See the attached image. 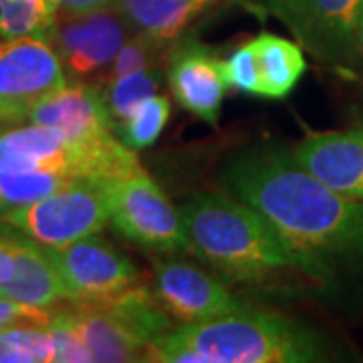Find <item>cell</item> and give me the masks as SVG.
Returning a JSON list of instances; mask_svg holds the SVG:
<instances>
[{
	"label": "cell",
	"mask_w": 363,
	"mask_h": 363,
	"mask_svg": "<svg viewBox=\"0 0 363 363\" xmlns=\"http://www.w3.org/2000/svg\"><path fill=\"white\" fill-rule=\"evenodd\" d=\"M222 73L228 87H234L248 95H259V69H257L252 40L238 47L228 59L222 61Z\"/></svg>",
	"instance_id": "25"
},
{
	"label": "cell",
	"mask_w": 363,
	"mask_h": 363,
	"mask_svg": "<svg viewBox=\"0 0 363 363\" xmlns=\"http://www.w3.org/2000/svg\"><path fill=\"white\" fill-rule=\"evenodd\" d=\"M59 13H87L105 6H113L116 0H55Z\"/></svg>",
	"instance_id": "28"
},
{
	"label": "cell",
	"mask_w": 363,
	"mask_h": 363,
	"mask_svg": "<svg viewBox=\"0 0 363 363\" xmlns=\"http://www.w3.org/2000/svg\"><path fill=\"white\" fill-rule=\"evenodd\" d=\"M224 192L255 208L289 248L301 274L321 285L363 277V202L337 194L274 143L234 152L220 169Z\"/></svg>",
	"instance_id": "1"
},
{
	"label": "cell",
	"mask_w": 363,
	"mask_h": 363,
	"mask_svg": "<svg viewBox=\"0 0 363 363\" xmlns=\"http://www.w3.org/2000/svg\"><path fill=\"white\" fill-rule=\"evenodd\" d=\"M164 81H166V73L162 67H150V69L107 81L104 85V99L109 117L113 121V130L135 107H140L145 99L157 95Z\"/></svg>",
	"instance_id": "19"
},
{
	"label": "cell",
	"mask_w": 363,
	"mask_h": 363,
	"mask_svg": "<svg viewBox=\"0 0 363 363\" xmlns=\"http://www.w3.org/2000/svg\"><path fill=\"white\" fill-rule=\"evenodd\" d=\"M166 81L176 101L188 113L210 125L218 123L228 85L222 73V61L210 47L190 37L176 40L168 57Z\"/></svg>",
	"instance_id": "11"
},
{
	"label": "cell",
	"mask_w": 363,
	"mask_h": 363,
	"mask_svg": "<svg viewBox=\"0 0 363 363\" xmlns=\"http://www.w3.org/2000/svg\"><path fill=\"white\" fill-rule=\"evenodd\" d=\"M59 14L55 0H4L0 4V39L51 37Z\"/></svg>",
	"instance_id": "18"
},
{
	"label": "cell",
	"mask_w": 363,
	"mask_h": 363,
	"mask_svg": "<svg viewBox=\"0 0 363 363\" xmlns=\"http://www.w3.org/2000/svg\"><path fill=\"white\" fill-rule=\"evenodd\" d=\"M9 210H11V208L6 206V202H4V200L0 198V222L4 220V216L9 214Z\"/></svg>",
	"instance_id": "30"
},
{
	"label": "cell",
	"mask_w": 363,
	"mask_h": 363,
	"mask_svg": "<svg viewBox=\"0 0 363 363\" xmlns=\"http://www.w3.org/2000/svg\"><path fill=\"white\" fill-rule=\"evenodd\" d=\"M47 252L61 277L67 303H101L143 281L123 252L95 234Z\"/></svg>",
	"instance_id": "8"
},
{
	"label": "cell",
	"mask_w": 363,
	"mask_h": 363,
	"mask_svg": "<svg viewBox=\"0 0 363 363\" xmlns=\"http://www.w3.org/2000/svg\"><path fill=\"white\" fill-rule=\"evenodd\" d=\"M28 123L65 133L73 142H89L113 133L104 99V87L89 83H73L52 91L26 111Z\"/></svg>",
	"instance_id": "12"
},
{
	"label": "cell",
	"mask_w": 363,
	"mask_h": 363,
	"mask_svg": "<svg viewBox=\"0 0 363 363\" xmlns=\"http://www.w3.org/2000/svg\"><path fill=\"white\" fill-rule=\"evenodd\" d=\"M192 252L230 283L264 285L301 272L269 222L228 192H202L180 206Z\"/></svg>",
	"instance_id": "3"
},
{
	"label": "cell",
	"mask_w": 363,
	"mask_h": 363,
	"mask_svg": "<svg viewBox=\"0 0 363 363\" xmlns=\"http://www.w3.org/2000/svg\"><path fill=\"white\" fill-rule=\"evenodd\" d=\"M2 222L40 247H67L101 233L109 222L104 182L75 180L33 204L9 210Z\"/></svg>",
	"instance_id": "5"
},
{
	"label": "cell",
	"mask_w": 363,
	"mask_h": 363,
	"mask_svg": "<svg viewBox=\"0 0 363 363\" xmlns=\"http://www.w3.org/2000/svg\"><path fill=\"white\" fill-rule=\"evenodd\" d=\"M172 45L174 43H164V40L154 39L145 33H133L117 52L107 81H113V79L130 75L135 71H143L150 67L168 65Z\"/></svg>",
	"instance_id": "23"
},
{
	"label": "cell",
	"mask_w": 363,
	"mask_h": 363,
	"mask_svg": "<svg viewBox=\"0 0 363 363\" xmlns=\"http://www.w3.org/2000/svg\"><path fill=\"white\" fill-rule=\"evenodd\" d=\"M169 113H172V104L168 97L154 95L145 99L140 107H135L121 123H117L113 131L119 142L125 143L133 152L145 150L157 142V138L162 135L168 123Z\"/></svg>",
	"instance_id": "20"
},
{
	"label": "cell",
	"mask_w": 363,
	"mask_h": 363,
	"mask_svg": "<svg viewBox=\"0 0 363 363\" xmlns=\"http://www.w3.org/2000/svg\"><path fill=\"white\" fill-rule=\"evenodd\" d=\"M357 47H359V57H363V14L362 23H359V30H357Z\"/></svg>",
	"instance_id": "29"
},
{
	"label": "cell",
	"mask_w": 363,
	"mask_h": 363,
	"mask_svg": "<svg viewBox=\"0 0 363 363\" xmlns=\"http://www.w3.org/2000/svg\"><path fill=\"white\" fill-rule=\"evenodd\" d=\"M55 362L49 327H13L0 331V363Z\"/></svg>",
	"instance_id": "22"
},
{
	"label": "cell",
	"mask_w": 363,
	"mask_h": 363,
	"mask_svg": "<svg viewBox=\"0 0 363 363\" xmlns=\"http://www.w3.org/2000/svg\"><path fill=\"white\" fill-rule=\"evenodd\" d=\"M91 362H145V345L116 313L99 303H69Z\"/></svg>",
	"instance_id": "15"
},
{
	"label": "cell",
	"mask_w": 363,
	"mask_h": 363,
	"mask_svg": "<svg viewBox=\"0 0 363 363\" xmlns=\"http://www.w3.org/2000/svg\"><path fill=\"white\" fill-rule=\"evenodd\" d=\"M252 47L259 69V97L285 99L307 71L303 47L271 33L252 39Z\"/></svg>",
	"instance_id": "17"
},
{
	"label": "cell",
	"mask_w": 363,
	"mask_h": 363,
	"mask_svg": "<svg viewBox=\"0 0 363 363\" xmlns=\"http://www.w3.org/2000/svg\"><path fill=\"white\" fill-rule=\"evenodd\" d=\"M67 83L51 40L23 37L0 43V121L25 119L33 105Z\"/></svg>",
	"instance_id": "9"
},
{
	"label": "cell",
	"mask_w": 363,
	"mask_h": 363,
	"mask_svg": "<svg viewBox=\"0 0 363 363\" xmlns=\"http://www.w3.org/2000/svg\"><path fill=\"white\" fill-rule=\"evenodd\" d=\"M224 0H116L135 33H145L164 43H176L200 16Z\"/></svg>",
	"instance_id": "16"
},
{
	"label": "cell",
	"mask_w": 363,
	"mask_h": 363,
	"mask_svg": "<svg viewBox=\"0 0 363 363\" xmlns=\"http://www.w3.org/2000/svg\"><path fill=\"white\" fill-rule=\"evenodd\" d=\"M0 286H4L13 279L14 269V245L13 228L4 222H0Z\"/></svg>",
	"instance_id": "27"
},
{
	"label": "cell",
	"mask_w": 363,
	"mask_h": 363,
	"mask_svg": "<svg viewBox=\"0 0 363 363\" xmlns=\"http://www.w3.org/2000/svg\"><path fill=\"white\" fill-rule=\"evenodd\" d=\"M0 295H2V286H0Z\"/></svg>",
	"instance_id": "31"
},
{
	"label": "cell",
	"mask_w": 363,
	"mask_h": 363,
	"mask_svg": "<svg viewBox=\"0 0 363 363\" xmlns=\"http://www.w3.org/2000/svg\"><path fill=\"white\" fill-rule=\"evenodd\" d=\"M154 293L168 315L182 325L214 321L250 309L220 279L178 259H152Z\"/></svg>",
	"instance_id": "10"
},
{
	"label": "cell",
	"mask_w": 363,
	"mask_h": 363,
	"mask_svg": "<svg viewBox=\"0 0 363 363\" xmlns=\"http://www.w3.org/2000/svg\"><path fill=\"white\" fill-rule=\"evenodd\" d=\"M51 321V311L30 307L21 301L0 295V331L13 327H47Z\"/></svg>",
	"instance_id": "26"
},
{
	"label": "cell",
	"mask_w": 363,
	"mask_h": 363,
	"mask_svg": "<svg viewBox=\"0 0 363 363\" xmlns=\"http://www.w3.org/2000/svg\"><path fill=\"white\" fill-rule=\"evenodd\" d=\"M75 180L81 178H69L52 172H23V174L0 172V198L13 210V208L33 204L40 198H47Z\"/></svg>",
	"instance_id": "21"
},
{
	"label": "cell",
	"mask_w": 363,
	"mask_h": 363,
	"mask_svg": "<svg viewBox=\"0 0 363 363\" xmlns=\"http://www.w3.org/2000/svg\"><path fill=\"white\" fill-rule=\"evenodd\" d=\"M259 4L325 65L351 67L359 59L363 0H259Z\"/></svg>",
	"instance_id": "6"
},
{
	"label": "cell",
	"mask_w": 363,
	"mask_h": 363,
	"mask_svg": "<svg viewBox=\"0 0 363 363\" xmlns=\"http://www.w3.org/2000/svg\"><path fill=\"white\" fill-rule=\"evenodd\" d=\"M325 359L321 335L285 315L247 311L182 325L145 350L162 363H309Z\"/></svg>",
	"instance_id": "2"
},
{
	"label": "cell",
	"mask_w": 363,
	"mask_h": 363,
	"mask_svg": "<svg viewBox=\"0 0 363 363\" xmlns=\"http://www.w3.org/2000/svg\"><path fill=\"white\" fill-rule=\"evenodd\" d=\"M13 245L16 269L13 279L2 286V293L14 301L47 311H52L55 307L67 303L61 277L55 269L47 248L26 238L25 234L14 228Z\"/></svg>",
	"instance_id": "14"
},
{
	"label": "cell",
	"mask_w": 363,
	"mask_h": 363,
	"mask_svg": "<svg viewBox=\"0 0 363 363\" xmlns=\"http://www.w3.org/2000/svg\"><path fill=\"white\" fill-rule=\"evenodd\" d=\"M49 331L55 343V362L61 363H87L91 362V355L81 333L77 329L75 313L71 305L65 303V307H55L51 311V321H49Z\"/></svg>",
	"instance_id": "24"
},
{
	"label": "cell",
	"mask_w": 363,
	"mask_h": 363,
	"mask_svg": "<svg viewBox=\"0 0 363 363\" xmlns=\"http://www.w3.org/2000/svg\"><path fill=\"white\" fill-rule=\"evenodd\" d=\"M109 220L135 247L157 255L192 252L180 210L145 169L104 182Z\"/></svg>",
	"instance_id": "4"
},
{
	"label": "cell",
	"mask_w": 363,
	"mask_h": 363,
	"mask_svg": "<svg viewBox=\"0 0 363 363\" xmlns=\"http://www.w3.org/2000/svg\"><path fill=\"white\" fill-rule=\"evenodd\" d=\"M133 33L113 4L87 13H59L49 40L69 81L104 87L117 52Z\"/></svg>",
	"instance_id": "7"
},
{
	"label": "cell",
	"mask_w": 363,
	"mask_h": 363,
	"mask_svg": "<svg viewBox=\"0 0 363 363\" xmlns=\"http://www.w3.org/2000/svg\"><path fill=\"white\" fill-rule=\"evenodd\" d=\"M293 156L337 194L363 202V130L313 133Z\"/></svg>",
	"instance_id": "13"
}]
</instances>
